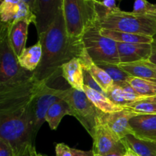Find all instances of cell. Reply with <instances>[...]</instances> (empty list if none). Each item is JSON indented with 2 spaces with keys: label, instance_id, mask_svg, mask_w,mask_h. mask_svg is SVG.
I'll return each instance as SVG.
<instances>
[{
  "label": "cell",
  "instance_id": "obj_1",
  "mask_svg": "<svg viewBox=\"0 0 156 156\" xmlns=\"http://www.w3.org/2000/svg\"><path fill=\"white\" fill-rule=\"evenodd\" d=\"M42 44V59L34 75L47 85L62 76V67L73 58H79L85 47L81 39L71 38L66 27L62 9L47 31L38 38Z\"/></svg>",
  "mask_w": 156,
  "mask_h": 156
},
{
  "label": "cell",
  "instance_id": "obj_2",
  "mask_svg": "<svg viewBox=\"0 0 156 156\" xmlns=\"http://www.w3.org/2000/svg\"><path fill=\"white\" fill-rule=\"evenodd\" d=\"M95 5L98 15V24L101 29L151 37L156 34V20L152 15L125 12L120 8L108 9L98 0H95Z\"/></svg>",
  "mask_w": 156,
  "mask_h": 156
},
{
  "label": "cell",
  "instance_id": "obj_3",
  "mask_svg": "<svg viewBox=\"0 0 156 156\" xmlns=\"http://www.w3.org/2000/svg\"><path fill=\"white\" fill-rule=\"evenodd\" d=\"M46 85L45 82L38 80L32 72L19 80L0 85V117L26 112Z\"/></svg>",
  "mask_w": 156,
  "mask_h": 156
},
{
  "label": "cell",
  "instance_id": "obj_4",
  "mask_svg": "<svg viewBox=\"0 0 156 156\" xmlns=\"http://www.w3.org/2000/svg\"><path fill=\"white\" fill-rule=\"evenodd\" d=\"M0 138L11 145L15 156H23L33 149L35 139L32 134L28 110L21 114L0 117Z\"/></svg>",
  "mask_w": 156,
  "mask_h": 156
},
{
  "label": "cell",
  "instance_id": "obj_5",
  "mask_svg": "<svg viewBox=\"0 0 156 156\" xmlns=\"http://www.w3.org/2000/svg\"><path fill=\"white\" fill-rule=\"evenodd\" d=\"M62 11L67 33L74 39H81L98 21L95 0H63Z\"/></svg>",
  "mask_w": 156,
  "mask_h": 156
},
{
  "label": "cell",
  "instance_id": "obj_6",
  "mask_svg": "<svg viewBox=\"0 0 156 156\" xmlns=\"http://www.w3.org/2000/svg\"><path fill=\"white\" fill-rule=\"evenodd\" d=\"M82 41L88 55L96 64L120 63L117 42L102 35L98 24L87 29Z\"/></svg>",
  "mask_w": 156,
  "mask_h": 156
},
{
  "label": "cell",
  "instance_id": "obj_7",
  "mask_svg": "<svg viewBox=\"0 0 156 156\" xmlns=\"http://www.w3.org/2000/svg\"><path fill=\"white\" fill-rule=\"evenodd\" d=\"M63 100L68 103L71 110L70 116L76 117L91 136L94 134L102 113L90 101L85 91L73 88L66 89Z\"/></svg>",
  "mask_w": 156,
  "mask_h": 156
},
{
  "label": "cell",
  "instance_id": "obj_8",
  "mask_svg": "<svg viewBox=\"0 0 156 156\" xmlns=\"http://www.w3.org/2000/svg\"><path fill=\"white\" fill-rule=\"evenodd\" d=\"M10 24L1 23L0 27V85L25 77L32 72L23 69L9 40Z\"/></svg>",
  "mask_w": 156,
  "mask_h": 156
},
{
  "label": "cell",
  "instance_id": "obj_9",
  "mask_svg": "<svg viewBox=\"0 0 156 156\" xmlns=\"http://www.w3.org/2000/svg\"><path fill=\"white\" fill-rule=\"evenodd\" d=\"M66 90L56 89L46 85L31 102L28 108V115L32 134L36 138L41 126L46 122L45 117L49 108L58 101L63 99Z\"/></svg>",
  "mask_w": 156,
  "mask_h": 156
},
{
  "label": "cell",
  "instance_id": "obj_10",
  "mask_svg": "<svg viewBox=\"0 0 156 156\" xmlns=\"http://www.w3.org/2000/svg\"><path fill=\"white\" fill-rule=\"evenodd\" d=\"M103 114V113H102ZM94 154L106 156L116 151H124L126 148L121 140L111 131L102 118V115L91 136Z\"/></svg>",
  "mask_w": 156,
  "mask_h": 156
},
{
  "label": "cell",
  "instance_id": "obj_11",
  "mask_svg": "<svg viewBox=\"0 0 156 156\" xmlns=\"http://www.w3.org/2000/svg\"><path fill=\"white\" fill-rule=\"evenodd\" d=\"M63 6V0H35L32 12L34 15L38 38L42 36L54 21Z\"/></svg>",
  "mask_w": 156,
  "mask_h": 156
},
{
  "label": "cell",
  "instance_id": "obj_12",
  "mask_svg": "<svg viewBox=\"0 0 156 156\" xmlns=\"http://www.w3.org/2000/svg\"><path fill=\"white\" fill-rule=\"evenodd\" d=\"M1 23L12 24L22 19H27L34 24V15L23 0H4L0 5Z\"/></svg>",
  "mask_w": 156,
  "mask_h": 156
},
{
  "label": "cell",
  "instance_id": "obj_13",
  "mask_svg": "<svg viewBox=\"0 0 156 156\" xmlns=\"http://www.w3.org/2000/svg\"><path fill=\"white\" fill-rule=\"evenodd\" d=\"M139 113L126 108L123 111L111 114H102V118L108 127L120 140H123L127 135H134L129 124V120L138 115Z\"/></svg>",
  "mask_w": 156,
  "mask_h": 156
},
{
  "label": "cell",
  "instance_id": "obj_14",
  "mask_svg": "<svg viewBox=\"0 0 156 156\" xmlns=\"http://www.w3.org/2000/svg\"><path fill=\"white\" fill-rule=\"evenodd\" d=\"M120 63L149 60L152 51L150 44H126L117 42Z\"/></svg>",
  "mask_w": 156,
  "mask_h": 156
},
{
  "label": "cell",
  "instance_id": "obj_15",
  "mask_svg": "<svg viewBox=\"0 0 156 156\" xmlns=\"http://www.w3.org/2000/svg\"><path fill=\"white\" fill-rule=\"evenodd\" d=\"M129 124L136 137L156 141V114H139L129 120Z\"/></svg>",
  "mask_w": 156,
  "mask_h": 156
},
{
  "label": "cell",
  "instance_id": "obj_16",
  "mask_svg": "<svg viewBox=\"0 0 156 156\" xmlns=\"http://www.w3.org/2000/svg\"><path fill=\"white\" fill-rule=\"evenodd\" d=\"M79 59L82 63L83 69L87 70L91 75L105 94H107L114 87V82L112 79L103 69L98 66L92 60L85 48L79 57Z\"/></svg>",
  "mask_w": 156,
  "mask_h": 156
},
{
  "label": "cell",
  "instance_id": "obj_17",
  "mask_svg": "<svg viewBox=\"0 0 156 156\" xmlns=\"http://www.w3.org/2000/svg\"><path fill=\"white\" fill-rule=\"evenodd\" d=\"M30 23L29 20L22 19L12 23L9 27V40L18 57L26 48L28 27Z\"/></svg>",
  "mask_w": 156,
  "mask_h": 156
},
{
  "label": "cell",
  "instance_id": "obj_18",
  "mask_svg": "<svg viewBox=\"0 0 156 156\" xmlns=\"http://www.w3.org/2000/svg\"><path fill=\"white\" fill-rule=\"evenodd\" d=\"M62 76L66 79L70 88L84 91L83 67L79 58H73L62 67Z\"/></svg>",
  "mask_w": 156,
  "mask_h": 156
},
{
  "label": "cell",
  "instance_id": "obj_19",
  "mask_svg": "<svg viewBox=\"0 0 156 156\" xmlns=\"http://www.w3.org/2000/svg\"><path fill=\"white\" fill-rule=\"evenodd\" d=\"M84 91L94 106L105 114H111L126 109L125 107L113 102L106 94L98 92L85 85L84 86Z\"/></svg>",
  "mask_w": 156,
  "mask_h": 156
},
{
  "label": "cell",
  "instance_id": "obj_20",
  "mask_svg": "<svg viewBox=\"0 0 156 156\" xmlns=\"http://www.w3.org/2000/svg\"><path fill=\"white\" fill-rule=\"evenodd\" d=\"M42 44L40 40L33 46L24 49L23 53L18 56L20 66L29 72H34L42 59Z\"/></svg>",
  "mask_w": 156,
  "mask_h": 156
},
{
  "label": "cell",
  "instance_id": "obj_21",
  "mask_svg": "<svg viewBox=\"0 0 156 156\" xmlns=\"http://www.w3.org/2000/svg\"><path fill=\"white\" fill-rule=\"evenodd\" d=\"M122 142L126 147L132 149L139 156H156V141L143 140L129 134Z\"/></svg>",
  "mask_w": 156,
  "mask_h": 156
},
{
  "label": "cell",
  "instance_id": "obj_22",
  "mask_svg": "<svg viewBox=\"0 0 156 156\" xmlns=\"http://www.w3.org/2000/svg\"><path fill=\"white\" fill-rule=\"evenodd\" d=\"M101 34L115 42L126 43V44H152L155 39L154 37L146 35L136 34L117 30H107L101 28Z\"/></svg>",
  "mask_w": 156,
  "mask_h": 156
},
{
  "label": "cell",
  "instance_id": "obj_23",
  "mask_svg": "<svg viewBox=\"0 0 156 156\" xmlns=\"http://www.w3.org/2000/svg\"><path fill=\"white\" fill-rule=\"evenodd\" d=\"M71 110L69 105L63 99L55 102L47 111L45 117L46 122L52 130H56L64 116L70 115Z\"/></svg>",
  "mask_w": 156,
  "mask_h": 156
},
{
  "label": "cell",
  "instance_id": "obj_24",
  "mask_svg": "<svg viewBox=\"0 0 156 156\" xmlns=\"http://www.w3.org/2000/svg\"><path fill=\"white\" fill-rule=\"evenodd\" d=\"M118 66L131 76L156 82V73L143 61L128 62V63H119Z\"/></svg>",
  "mask_w": 156,
  "mask_h": 156
},
{
  "label": "cell",
  "instance_id": "obj_25",
  "mask_svg": "<svg viewBox=\"0 0 156 156\" xmlns=\"http://www.w3.org/2000/svg\"><path fill=\"white\" fill-rule=\"evenodd\" d=\"M126 82L140 95L146 98L156 95V82L149 79L129 76Z\"/></svg>",
  "mask_w": 156,
  "mask_h": 156
},
{
  "label": "cell",
  "instance_id": "obj_26",
  "mask_svg": "<svg viewBox=\"0 0 156 156\" xmlns=\"http://www.w3.org/2000/svg\"><path fill=\"white\" fill-rule=\"evenodd\" d=\"M98 66L103 69L110 76V77L114 81V85H124L126 84L127 79L131 76L126 72L122 69L118 64L111 63H98L97 64Z\"/></svg>",
  "mask_w": 156,
  "mask_h": 156
},
{
  "label": "cell",
  "instance_id": "obj_27",
  "mask_svg": "<svg viewBox=\"0 0 156 156\" xmlns=\"http://www.w3.org/2000/svg\"><path fill=\"white\" fill-rule=\"evenodd\" d=\"M124 107L139 114H156V102L143 100L140 101L129 103Z\"/></svg>",
  "mask_w": 156,
  "mask_h": 156
},
{
  "label": "cell",
  "instance_id": "obj_28",
  "mask_svg": "<svg viewBox=\"0 0 156 156\" xmlns=\"http://www.w3.org/2000/svg\"><path fill=\"white\" fill-rule=\"evenodd\" d=\"M106 94L113 102L117 105H121L123 107L126 105V102L123 98V88L120 85H114V87Z\"/></svg>",
  "mask_w": 156,
  "mask_h": 156
},
{
  "label": "cell",
  "instance_id": "obj_29",
  "mask_svg": "<svg viewBox=\"0 0 156 156\" xmlns=\"http://www.w3.org/2000/svg\"><path fill=\"white\" fill-rule=\"evenodd\" d=\"M153 5L147 0H135L133 12L140 15H147L151 12Z\"/></svg>",
  "mask_w": 156,
  "mask_h": 156
},
{
  "label": "cell",
  "instance_id": "obj_30",
  "mask_svg": "<svg viewBox=\"0 0 156 156\" xmlns=\"http://www.w3.org/2000/svg\"><path fill=\"white\" fill-rule=\"evenodd\" d=\"M83 73H84V85L85 86H88L89 88H92V89L95 90V91H98V92L103 93L105 94L103 91V90L101 88V87L99 86L98 84L96 82V81L94 80V78L91 76V75L88 73L87 70L83 69Z\"/></svg>",
  "mask_w": 156,
  "mask_h": 156
},
{
  "label": "cell",
  "instance_id": "obj_31",
  "mask_svg": "<svg viewBox=\"0 0 156 156\" xmlns=\"http://www.w3.org/2000/svg\"><path fill=\"white\" fill-rule=\"evenodd\" d=\"M56 156H73V148L63 143H57L56 146Z\"/></svg>",
  "mask_w": 156,
  "mask_h": 156
},
{
  "label": "cell",
  "instance_id": "obj_32",
  "mask_svg": "<svg viewBox=\"0 0 156 156\" xmlns=\"http://www.w3.org/2000/svg\"><path fill=\"white\" fill-rule=\"evenodd\" d=\"M0 156H15L11 145L2 138H0Z\"/></svg>",
  "mask_w": 156,
  "mask_h": 156
},
{
  "label": "cell",
  "instance_id": "obj_33",
  "mask_svg": "<svg viewBox=\"0 0 156 156\" xmlns=\"http://www.w3.org/2000/svg\"><path fill=\"white\" fill-rule=\"evenodd\" d=\"M73 156H94V153L93 150L90 151H83L80 149H74L73 148Z\"/></svg>",
  "mask_w": 156,
  "mask_h": 156
},
{
  "label": "cell",
  "instance_id": "obj_34",
  "mask_svg": "<svg viewBox=\"0 0 156 156\" xmlns=\"http://www.w3.org/2000/svg\"><path fill=\"white\" fill-rule=\"evenodd\" d=\"M99 2L108 9H115L119 8L116 4V0H100Z\"/></svg>",
  "mask_w": 156,
  "mask_h": 156
},
{
  "label": "cell",
  "instance_id": "obj_35",
  "mask_svg": "<svg viewBox=\"0 0 156 156\" xmlns=\"http://www.w3.org/2000/svg\"><path fill=\"white\" fill-rule=\"evenodd\" d=\"M152 45V51H151V55L150 57H149V61L152 63L156 65V41H153V42L151 44Z\"/></svg>",
  "mask_w": 156,
  "mask_h": 156
},
{
  "label": "cell",
  "instance_id": "obj_36",
  "mask_svg": "<svg viewBox=\"0 0 156 156\" xmlns=\"http://www.w3.org/2000/svg\"><path fill=\"white\" fill-rule=\"evenodd\" d=\"M126 150L124 151H116V152H111V153L108 154L106 156H123L124 155L125 152H126Z\"/></svg>",
  "mask_w": 156,
  "mask_h": 156
},
{
  "label": "cell",
  "instance_id": "obj_37",
  "mask_svg": "<svg viewBox=\"0 0 156 156\" xmlns=\"http://www.w3.org/2000/svg\"><path fill=\"white\" fill-rule=\"evenodd\" d=\"M126 148V152H125L124 155L123 156H139L135 152H134V151H133L131 149H129V148H127V147Z\"/></svg>",
  "mask_w": 156,
  "mask_h": 156
},
{
  "label": "cell",
  "instance_id": "obj_38",
  "mask_svg": "<svg viewBox=\"0 0 156 156\" xmlns=\"http://www.w3.org/2000/svg\"><path fill=\"white\" fill-rule=\"evenodd\" d=\"M143 62H144L145 63H146V65H147L149 67V68L152 69L153 70V71L156 73V65H155V64H153V63H152V62H150L149 60L143 61Z\"/></svg>",
  "mask_w": 156,
  "mask_h": 156
},
{
  "label": "cell",
  "instance_id": "obj_39",
  "mask_svg": "<svg viewBox=\"0 0 156 156\" xmlns=\"http://www.w3.org/2000/svg\"><path fill=\"white\" fill-rule=\"evenodd\" d=\"M23 1H24V2H25L26 4L30 7V10H31L32 12V9H33V6H34V4L35 0H23Z\"/></svg>",
  "mask_w": 156,
  "mask_h": 156
},
{
  "label": "cell",
  "instance_id": "obj_40",
  "mask_svg": "<svg viewBox=\"0 0 156 156\" xmlns=\"http://www.w3.org/2000/svg\"><path fill=\"white\" fill-rule=\"evenodd\" d=\"M30 156H47V155H42V154L37 153L36 151V149L34 148V149L32 150V152H30Z\"/></svg>",
  "mask_w": 156,
  "mask_h": 156
},
{
  "label": "cell",
  "instance_id": "obj_41",
  "mask_svg": "<svg viewBox=\"0 0 156 156\" xmlns=\"http://www.w3.org/2000/svg\"><path fill=\"white\" fill-rule=\"evenodd\" d=\"M144 100L149 101H153V102H156V95L153 96V97H149V98H146V99Z\"/></svg>",
  "mask_w": 156,
  "mask_h": 156
},
{
  "label": "cell",
  "instance_id": "obj_42",
  "mask_svg": "<svg viewBox=\"0 0 156 156\" xmlns=\"http://www.w3.org/2000/svg\"><path fill=\"white\" fill-rule=\"evenodd\" d=\"M149 14H151V15H156V5H153V7H152V10H151V12H149Z\"/></svg>",
  "mask_w": 156,
  "mask_h": 156
},
{
  "label": "cell",
  "instance_id": "obj_43",
  "mask_svg": "<svg viewBox=\"0 0 156 156\" xmlns=\"http://www.w3.org/2000/svg\"><path fill=\"white\" fill-rule=\"evenodd\" d=\"M34 148H35V147H34ZM33 149H31V150H30V152H28V153H27V154H26V155H23V156H30V152H32V150H33Z\"/></svg>",
  "mask_w": 156,
  "mask_h": 156
},
{
  "label": "cell",
  "instance_id": "obj_44",
  "mask_svg": "<svg viewBox=\"0 0 156 156\" xmlns=\"http://www.w3.org/2000/svg\"><path fill=\"white\" fill-rule=\"evenodd\" d=\"M149 15H151V14H149ZM152 15L154 17V18H155V20H156V15Z\"/></svg>",
  "mask_w": 156,
  "mask_h": 156
},
{
  "label": "cell",
  "instance_id": "obj_45",
  "mask_svg": "<svg viewBox=\"0 0 156 156\" xmlns=\"http://www.w3.org/2000/svg\"><path fill=\"white\" fill-rule=\"evenodd\" d=\"M94 156H102V155H98V154H94Z\"/></svg>",
  "mask_w": 156,
  "mask_h": 156
},
{
  "label": "cell",
  "instance_id": "obj_46",
  "mask_svg": "<svg viewBox=\"0 0 156 156\" xmlns=\"http://www.w3.org/2000/svg\"><path fill=\"white\" fill-rule=\"evenodd\" d=\"M98 1H100V0H98ZM116 1H117V2H120V1H122V0H116Z\"/></svg>",
  "mask_w": 156,
  "mask_h": 156
},
{
  "label": "cell",
  "instance_id": "obj_47",
  "mask_svg": "<svg viewBox=\"0 0 156 156\" xmlns=\"http://www.w3.org/2000/svg\"><path fill=\"white\" fill-rule=\"evenodd\" d=\"M3 1H4V0H1V2H2Z\"/></svg>",
  "mask_w": 156,
  "mask_h": 156
},
{
  "label": "cell",
  "instance_id": "obj_48",
  "mask_svg": "<svg viewBox=\"0 0 156 156\" xmlns=\"http://www.w3.org/2000/svg\"><path fill=\"white\" fill-rule=\"evenodd\" d=\"M87 1H91V0H87Z\"/></svg>",
  "mask_w": 156,
  "mask_h": 156
}]
</instances>
